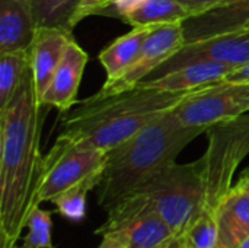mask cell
<instances>
[{"label": "cell", "mask_w": 249, "mask_h": 248, "mask_svg": "<svg viewBox=\"0 0 249 248\" xmlns=\"http://www.w3.org/2000/svg\"><path fill=\"white\" fill-rule=\"evenodd\" d=\"M42 108L31 69L0 110V248H15L36 205L41 177Z\"/></svg>", "instance_id": "obj_1"}, {"label": "cell", "mask_w": 249, "mask_h": 248, "mask_svg": "<svg viewBox=\"0 0 249 248\" xmlns=\"http://www.w3.org/2000/svg\"><path fill=\"white\" fill-rule=\"evenodd\" d=\"M203 133L206 129L185 126L174 110L108 151L104 175L96 189L98 205L108 210L159 170L175 162L179 153Z\"/></svg>", "instance_id": "obj_2"}, {"label": "cell", "mask_w": 249, "mask_h": 248, "mask_svg": "<svg viewBox=\"0 0 249 248\" xmlns=\"http://www.w3.org/2000/svg\"><path fill=\"white\" fill-rule=\"evenodd\" d=\"M193 92H169L139 85L115 96L85 99L64 117L63 133L108 152L158 117L177 110Z\"/></svg>", "instance_id": "obj_3"}, {"label": "cell", "mask_w": 249, "mask_h": 248, "mask_svg": "<svg viewBox=\"0 0 249 248\" xmlns=\"http://www.w3.org/2000/svg\"><path fill=\"white\" fill-rule=\"evenodd\" d=\"M204 134L207 148L200 158L204 196L198 218H216L220 203L233 187L239 165L249 155V113L213 124Z\"/></svg>", "instance_id": "obj_4"}, {"label": "cell", "mask_w": 249, "mask_h": 248, "mask_svg": "<svg viewBox=\"0 0 249 248\" xmlns=\"http://www.w3.org/2000/svg\"><path fill=\"white\" fill-rule=\"evenodd\" d=\"M134 191L143 193L174 234L181 238L201 213L204 189L200 159L190 164L175 161Z\"/></svg>", "instance_id": "obj_5"}, {"label": "cell", "mask_w": 249, "mask_h": 248, "mask_svg": "<svg viewBox=\"0 0 249 248\" xmlns=\"http://www.w3.org/2000/svg\"><path fill=\"white\" fill-rule=\"evenodd\" d=\"M107 152L61 133L42 159L36 191V205L53 202L66 190L86 183L102 180Z\"/></svg>", "instance_id": "obj_6"}, {"label": "cell", "mask_w": 249, "mask_h": 248, "mask_svg": "<svg viewBox=\"0 0 249 248\" xmlns=\"http://www.w3.org/2000/svg\"><path fill=\"white\" fill-rule=\"evenodd\" d=\"M96 235H115L127 248H158L178 237L140 191H133L112 205Z\"/></svg>", "instance_id": "obj_7"}, {"label": "cell", "mask_w": 249, "mask_h": 248, "mask_svg": "<svg viewBox=\"0 0 249 248\" xmlns=\"http://www.w3.org/2000/svg\"><path fill=\"white\" fill-rule=\"evenodd\" d=\"M185 126L207 129L249 113V80H222L194 91L177 110Z\"/></svg>", "instance_id": "obj_8"}, {"label": "cell", "mask_w": 249, "mask_h": 248, "mask_svg": "<svg viewBox=\"0 0 249 248\" xmlns=\"http://www.w3.org/2000/svg\"><path fill=\"white\" fill-rule=\"evenodd\" d=\"M185 45L182 23H169L155 28L143 44L137 58L112 82H105L89 101H98L134 89L142 80L147 79L158 67L166 63Z\"/></svg>", "instance_id": "obj_9"}, {"label": "cell", "mask_w": 249, "mask_h": 248, "mask_svg": "<svg viewBox=\"0 0 249 248\" xmlns=\"http://www.w3.org/2000/svg\"><path fill=\"white\" fill-rule=\"evenodd\" d=\"M201 60L226 63L236 67L249 63V31L225 34L203 41L188 42L174 57L158 67L150 76L158 77L168 72Z\"/></svg>", "instance_id": "obj_10"}, {"label": "cell", "mask_w": 249, "mask_h": 248, "mask_svg": "<svg viewBox=\"0 0 249 248\" xmlns=\"http://www.w3.org/2000/svg\"><path fill=\"white\" fill-rule=\"evenodd\" d=\"M185 44L249 29V0H229L182 22Z\"/></svg>", "instance_id": "obj_11"}, {"label": "cell", "mask_w": 249, "mask_h": 248, "mask_svg": "<svg viewBox=\"0 0 249 248\" xmlns=\"http://www.w3.org/2000/svg\"><path fill=\"white\" fill-rule=\"evenodd\" d=\"M88 53L73 38L50 82V86L42 98L44 107L57 108L60 113H67L76 104L77 91L88 64Z\"/></svg>", "instance_id": "obj_12"}, {"label": "cell", "mask_w": 249, "mask_h": 248, "mask_svg": "<svg viewBox=\"0 0 249 248\" xmlns=\"http://www.w3.org/2000/svg\"><path fill=\"white\" fill-rule=\"evenodd\" d=\"M73 32L57 28H36L31 47V73L39 102L50 86V82L66 53Z\"/></svg>", "instance_id": "obj_13"}, {"label": "cell", "mask_w": 249, "mask_h": 248, "mask_svg": "<svg viewBox=\"0 0 249 248\" xmlns=\"http://www.w3.org/2000/svg\"><path fill=\"white\" fill-rule=\"evenodd\" d=\"M236 69L238 67L232 64L201 60L182 66L177 70L168 72L162 76L144 79L139 85L144 88H155L169 92H190L222 82Z\"/></svg>", "instance_id": "obj_14"}, {"label": "cell", "mask_w": 249, "mask_h": 248, "mask_svg": "<svg viewBox=\"0 0 249 248\" xmlns=\"http://www.w3.org/2000/svg\"><path fill=\"white\" fill-rule=\"evenodd\" d=\"M36 28L29 0H0V53L31 50Z\"/></svg>", "instance_id": "obj_15"}, {"label": "cell", "mask_w": 249, "mask_h": 248, "mask_svg": "<svg viewBox=\"0 0 249 248\" xmlns=\"http://www.w3.org/2000/svg\"><path fill=\"white\" fill-rule=\"evenodd\" d=\"M216 248H238L249 237V193L232 187L216 212Z\"/></svg>", "instance_id": "obj_16"}, {"label": "cell", "mask_w": 249, "mask_h": 248, "mask_svg": "<svg viewBox=\"0 0 249 248\" xmlns=\"http://www.w3.org/2000/svg\"><path fill=\"white\" fill-rule=\"evenodd\" d=\"M153 29L155 28L152 26L133 28L125 35L114 39L99 53V63L107 73L105 82H112L117 79L137 58L144 41Z\"/></svg>", "instance_id": "obj_17"}, {"label": "cell", "mask_w": 249, "mask_h": 248, "mask_svg": "<svg viewBox=\"0 0 249 248\" xmlns=\"http://www.w3.org/2000/svg\"><path fill=\"white\" fill-rule=\"evenodd\" d=\"M188 18L191 15L179 0H142L120 16L123 22L133 28H159L169 23H182Z\"/></svg>", "instance_id": "obj_18"}, {"label": "cell", "mask_w": 249, "mask_h": 248, "mask_svg": "<svg viewBox=\"0 0 249 248\" xmlns=\"http://www.w3.org/2000/svg\"><path fill=\"white\" fill-rule=\"evenodd\" d=\"M29 69V50L0 53V110L6 108L7 104L15 98Z\"/></svg>", "instance_id": "obj_19"}, {"label": "cell", "mask_w": 249, "mask_h": 248, "mask_svg": "<svg viewBox=\"0 0 249 248\" xmlns=\"http://www.w3.org/2000/svg\"><path fill=\"white\" fill-rule=\"evenodd\" d=\"M38 28H57L73 32L82 0H29Z\"/></svg>", "instance_id": "obj_20"}, {"label": "cell", "mask_w": 249, "mask_h": 248, "mask_svg": "<svg viewBox=\"0 0 249 248\" xmlns=\"http://www.w3.org/2000/svg\"><path fill=\"white\" fill-rule=\"evenodd\" d=\"M99 181H86L77 184L64 193L58 194L51 203L55 206V212L70 222H80L86 216L88 193L98 189Z\"/></svg>", "instance_id": "obj_21"}, {"label": "cell", "mask_w": 249, "mask_h": 248, "mask_svg": "<svg viewBox=\"0 0 249 248\" xmlns=\"http://www.w3.org/2000/svg\"><path fill=\"white\" fill-rule=\"evenodd\" d=\"M51 212L39 206L32 210L26 222V235L19 248H54L53 246V221Z\"/></svg>", "instance_id": "obj_22"}, {"label": "cell", "mask_w": 249, "mask_h": 248, "mask_svg": "<svg viewBox=\"0 0 249 248\" xmlns=\"http://www.w3.org/2000/svg\"><path fill=\"white\" fill-rule=\"evenodd\" d=\"M217 237L216 218H198L179 240L185 248H216Z\"/></svg>", "instance_id": "obj_23"}, {"label": "cell", "mask_w": 249, "mask_h": 248, "mask_svg": "<svg viewBox=\"0 0 249 248\" xmlns=\"http://www.w3.org/2000/svg\"><path fill=\"white\" fill-rule=\"evenodd\" d=\"M112 4V0H82L80 7L76 15V25H79L85 18L93 15H104Z\"/></svg>", "instance_id": "obj_24"}, {"label": "cell", "mask_w": 249, "mask_h": 248, "mask_svg": "<svg viewBox=\"0 0 249 248\" xmlns=\"http://www.w3.org/2000/svg\"><path fill=\"white\" fill-rule=\"evenodd\" d=\"M179 1L190 12L191 16H197V15H201L212 9L219 7L229 0H179Z\"/></svg>", "instance_id": "obj_25"}, {"label": "cell", "mask_w": 249, "mask_h": 248, "mask_svg": "<svg viewBox=\"0 0 249 248\" xmlns=\"http://www.w3.org/2000/svg\"><path fill=\"white\" fill-rule=\"evenodd\" d=\"M98 248H127L125 244L115 235H104Z\"/></svg>", "instance_id": "obj_26"}, {"label": "cell", "mask_w": 249, "mask_h": 248, "mask_svg": "<svg viewBox=\"0 0 249 248\" xmlns=\"http://www.w3.org/2000/svg\"><path fill=\"white\" fill-rule=\"evenodd\" d=\"M225 80H249V63L238 67Z\"/></svg>", "instance_id": "obj_27"}, {"label": "cell", "mask_w": 249, "mask_h": 248, "mask_svg": "<svg viewBox=\"0 0 249 248\" xmlns=\"http://www.w3.org/2000/svg\"><path fill=\"white\" fill-rule=\"evenodd\" d=\"M233 187H236V189H239V190H244V191L249 193V167L248 168H245V170L241 172V175H239L236 184H233Z\"/></svg>", "instance_id": "obj_28"}, {"label": "cell", "mask_w": 249, "mask_h": 248, "mask_svg": "<svg viewBox=\"0 0 249 248\" xmlns=\"http://www.w3.org/2000/svg\"><path fill=\"white\" fill-rule=\"evenodd\" d=\"M178 241H179V238L172 240V241H169V243H166V244H163V246H160V247L158 248H175L177 247V244H178Z\"/></svg>", "instance_id": "obj_29"}, {"label": "cell", "mask_w": 249, "mask_h": 248, "mask_svg": "<svg viewBox=\"0 0 249 248\" xmlns=\"http://www.w3.org/2000/svg\"><path fill=\"white\" fill-rule=\"evenodd\" d=\"M238 248H249V237L245 240V241H242V243L238 246Z\"/></svg>", "instance_id": "obj_30"}, {"label": "cell", "mask_w": 249, "mask_h": 248, "mask_svg": "<svg viewBox=\"0 0 249 248\" xmlns=\"http://www.w3.org/2000/svg\"><path fill=\"white\" fill-rule=\"evenodd\" d=\"M175 248H185V246H184V244L181 243V240H179V241H178V244H177V247H175Z\"/></svg>", "instance_id": "obj_31"}, {"label": "cell", "mask_w": 249, "mask_h": 248, "mask_svg": "<svg viewBox=\"0 0 249 248\" xmlns=\"http://www.w3.org/2000/svg\"><path fill=\"white\" fill-rule=\"evenodd\" d=\"M15 248H19V247H15Z\"/></svg>", "instance_id": "obj_32"}, {"label": "cell", "mask_w": 249, "mask_h": 248, "mask_svg": "<svg viewBox=\"0 0 249 248\" xmlns=\"http://www.w3.org/2000/svg\"><path fill=\"white\" fill-rule=\"evenodd\" d=\"M248 31H249V29H248Z\"/></svg>", "instance_id": "obj_33"}]
</instances>
